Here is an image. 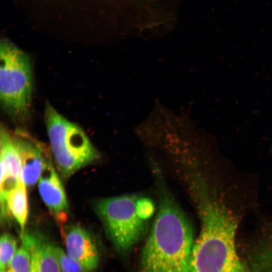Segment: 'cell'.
<instances>
[{"mask_svg": "<svg viewBox=\"0 0 272 272\" xmlns=\"http://www.w3.org/2000/svg\"><path fill=\"white\" fill-rule=\"evenodd\" d=\"M21 160V179L27 186L38 181L42 170L50 161L43 145L21 130L12 133Z\"/></svg>", "mask_w": 272, "mask_h": 272, "instance_id": "6", "label": "cell"}, {"mask_svg": "<svg viewBox=\"0 0 272 272\" xmlns=\"http://www.w3.org/2000/svg\"><path fill=\"white\" fill-rule=\"evenodd\" d=\"M140 197L125 194L103 198L97 202L95 210L114 245L127 250L143 235L148 221L139 213Z\"/></svg>", "mask_w": 272, "mask_h": 272, "instance_id": "5", "label": "cell"}, {"mask_svg": "<svg viewBox=\"0 0 272 272\" xmlns=\"http://www.w3.org/2000/svg\"><path fill=\"white\" fill-rule=\"evenodd\" d=\"M21 239L31 254L30 272H61L54 245L44 237L25 232Z\"/></svg>", "mask_w": 272, "mask_h": 272, "instance_id": "9", "label": "cell"}, {"mask_svg": "<svg viewBox=\"0 0 272 272\" xmlns=\"http://www.w3.org/2000/svg\"><path fill=\"white\" fill-rule=\"evenodd\" d=\"M1 272H7L6 270H1Z\"/></svg>", "mask_w": 272, "mask_h": 272, "instance_id": "14", "label": "cell"}, {"mask_svg": "<svg viewBox=\"0 0 272 272\" xmlns=\"http://www.w3.org/2000/svg\"><path fill=\"white\" fill-rule=\"evenodd\" d=\"M159 205L144 247L141 272H189L192 226L169 191L159 181Z\"/></svg>", "mask_w": 272, "mask_h": 272, "instance_id": "2", "label": "cell"}, {"mask_svg": "<svg viewBox=\"0 0 272 272\" xmlns=\"http://www.w3.org/2000/svg\"><path fill=\"white\" fill-rule=\"evenodd\" d=\"M187 177L201 223L189 272H244L235 246L236 217L201 174L191 171Z\"/></svg>", "mask_w": 272, "mask_h": 272, "instance_id": "1", "label": "cell"}, {"mask_svg": "<svg viewBox=\"0 0 272 272\" xmlns=\"http://www.w3.org/2000/svg\"><path fill=\"white\" fill-rule=\"evenodd\" d=\"M0 98L9 115L22 119L31 105L32 80L28 56L8 41H2L0 49Z\"/></svg>", "mask_w": 272, "mask_h": 272, "instance_id": "4", "label": "cell"}, {"mask_svg": "<svg viewBox=\"0 0 272 272\" xmlns=\"http://www.w3.org/2000/svg\"><path fill=\"white\" fill-rule=\"evenodd\" d=\"M17 250V242L14 237L9 233L3 234L0 240L1 270L6 269Z\"/></svg>", "mask_w": 272, "mask_h": 272, "instance_id": "12", "label": "cell"}, {"mask_svg": "<svg viewBox=\"0 0 272 272\" xmlns=\"http://www.w3.org/2000/svg\"><path fill=\"white\" fill-rule=\"evenodd\" d=\"M38 189L53 217L63 226L68 219L69 205L63 185L50 160L42 170L38 180Z\"/></svg>", "mask_w": 272, "mask_h": 272, "instance_id": "7", "label": "cell"}, {"mask_svg": "<svg viewBox=\"0 0 272 272\" xmlns=\"http://www.w3.org/2000/svg\"><path fill=\"white\" fill-rule=\"evenodd\" d=\"M54 251L61 272H89L81 264L70 257L61 248L54 245Z\"/></svg>", "mask_w": 272, "mask_h": 272, "instance_id": "13", "label": "cell"}, {"mask_svg": "<svg viewBox=\"0 0 272 272\" xmlns=\"http://www.w3.org/2000/svg\"><path fill=\"white\" fill-rule=\"evenodd\" d=\"M44 117L52 153L63 177H69L97 158L98 153L84 130L48 103Z\"/></svg>", "mask_w": 272, "mask_h": 272, "instance_id": "3", "label": "cell"}, {"mask_svg": "<svg viewBox=\"0 0 272 272\" xmlns=\"http://www.w3.org/2000/svg\"><path fill=\"white\" fill-rule=\"evenodd\" d=\"M31 266V253L22 243L21 247L17 250L6 270L7 272H30Z\"/></svg>", "mask_w": 272, "mask_h": 272, "instance_id": "11", "label": "cell"}, {"mask_svg": "<svg viewBox=\"0 0 272 272\" xmlns=\"http://www.w3.org/2000/svg\"><path fill=\"white\" fill-rule=\"evenodd\" d=\"M65 252L87 270L95 269L99 263L96 245L88 232L77 225L64 226L62 229Z\"/></svg>", "mask_w": 272, "mask_h": 272, "instance_id": "8", "label": "cell"}, {"mask_svg": "<svg viewBox=\"0 0 272 272\" xmlns=\"http://www.w3.org/2000/svg\"><path fill=\"white\" fill-rule=\"evenodd\" d=\"M7 205L10 215L20 226L22 238L25 233L28 212L26 185L22 180L9 195Z\"/></svg>", "mask_w": 272, "mask_h": 272, "instance_id": "10", "label": "cell"}]
</instances>
